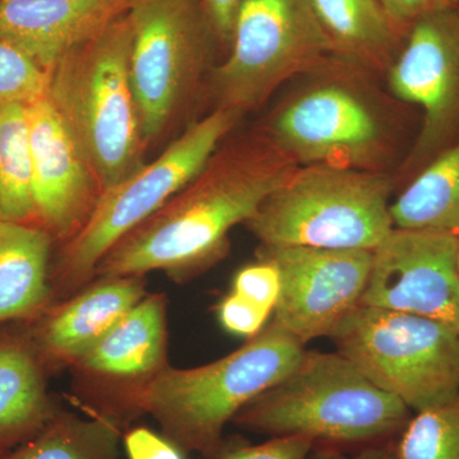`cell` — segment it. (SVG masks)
<instances>
[{
	"instance_id": "obj_1",
	"label": "cell",
	"mask_w": 459,
	"mask_h": 459,
	"mask_svg": "<svg viewBox=\"0 0 459 459\" xmlns=\"http://www.w3.org/2000/svg\"><path fill=\"white\" fill-rule=\"evenodd\" d=\"M267 134L217 150L207 165L99 263L101 277L165 271L184 279L225 255L229 234L252 219L298 169Z\"/></svg>"
},
{
	"instance_id": "obj_2",
	"label": "cell",
	"mask_w": 459,
	"mask_h": 459,
	"mask_svg": "<svg viewBox=\"0 0 459 459\" xmlns=\"http://www.w3.org/2000/svg\"><path fill=\"white\" fill-rule=\"evenodd\" d=\"M304 351L305 344L271 322L211 364L192 369L165 365L129 401L133 409L152 415L181 451L214 459L228 422L294 369Z\"/></svg>"
},
{
	"instance_id": "obj_3",
	"label": "cell",
	"mask_w": 459,
	"mask_h": 459,
	"mask_svg": "<svg viewBox=\"0 0 459 459\" xmlns=\"http://www.w3.org/2000/svg\"><path fill=\"white\" fill-rule=\"evenodd\" d=\"M412 416L340 352L305 350L294 369L232 422L272 437L307 435L325 446H369L397 439Z\"/></svg>"
},
{
	"instance_id": "obj_4",
	"label": "cell",
	"mask_w": 459,
	"mask_h": 459,
	"mask_svg": "<svg viewBox=\"0 0 459 459\" xmlns=\"http://www.w3.org/2000/svg\"><path fill=\"white\" fill-rule=\"evenodd\" d=\"M131 48L126 13L50 74L48 98L82 148L101 192L140 168L146 146L129 71Z\"/></svg>"
},
{
	"instance_id": "obj_5",
	"label": "cell",
	"mask_w": 459,
	"mask_h": 459,
	"mask_svg": "<svg viewBox=\"0 0 459 459\" xmlns=\"http://www.w3.org/2000/svg\"><path fill=\"white\" fill-rule=\"evenodd\" d=\"M394 183L341 166H299L247 222L262 247L374 250L394 229Z\"/></svg>"
},
{
	"instance_id": "obj_6",
	"label": "cell",
	"mask_w": 459,
	"mask_h": 459,
	"mask_svg": "<svg viewBox=\"0 0 459 459\" xmlns=\"http://www.w3.org/2000/svg\"><path fill=\"white\" fill-rule=\"evenodd\" d=\"M331 338L374 385L412 412L459 394V333L443 323L360 305Z\"/></svg>"
},
{
	"instance_id": "obj_7",
	"label": "cell",
	"mask_w": 459,
	"mask_h": 459,
	"mask_svg": "<svg viewBox=\"0 0 459 459\" xmlns=\"http://www.w3.org/2000/svg\"><path fill=\"white\" fill-rule=\"evenodd\" d=\"M241 114L216 108L190 124L150 164L102 190L89 219L60 255V281L77 286L95 274L101 259L126 234L150 219L207 165Z\"/></svg>"
},
{
	"instance_id": "obj_8",
	"label": "cell",
	"mask_w": 459,
	"mask_h": 459,
	"mask_svg": "<svg viewBox=\"0 0 459 459\" xmlns=\"http://www.w3.org/2000/svg\"><path fill=\"white\" fill-rule=\"evenodd\" d=\"M229 48L214 69L212 91L217 108L238 114L337 56L310 0H241Z\"/></svg>"
},
{
	"instance_id": "obj_9",
	"label": "cell",
	"mask_w": 459,
	"mask_h": 459,
	"mask_svg": "<svg viewBox=\"0 0 459 459\" xmlns=\"http://www.w3.org/2000/svg\"><path fill=\"white\" fill-rule=\"evenodd\" d=\"M128 16L129 71L148 144L170 128L193 95L216 36L202 0H133Z\"/></svg>"
},
{
	"instance_id": "obj_10",
	"label": "cell",
	"mask_w": 459,
	"mask_h": 459,
	"mask_svg": "<svg viewBox=\"0 0 459 459\" xmlns=\"http://www.w3.org/2000/svg\"><path fill=\"white\" fill-rule=\"evenodd\" d=\"M388 81L395 98L421 110L406 161L413 177L459 140V7L430 9L411 25Z\"/></svg>"
},
{
	"instance_id": "obj_11",
	"label": "cell",
	"mask_w": 459,
	"mask_h": 459,
	"mask_svg": "<svg viewBox=\"0 0 459 459\" xmlns=\"http://www.w3.org/2000/svg\"><path fill=\"white\" fill-rule=\"evenodd\" d=\"M373 250L262 247L259 259L279 270L274 325L307 344L332 337L361 305Z\"/></svg>"
},
{
	"instance_id": "obj_12",
	"label": "cell",
	"mask_w": 459,
	"mask_h": 459,
	"mask_svg": "<svg viewBox=\"0 0 459 459\" xmlns=\"http://www.w3.org/2000/svg\"><path fill=\"white\" fill-rule=\"evenodd\" d=\"M457 238L394 228L373 250L361 305L437 320L459 333Z\"/></svg>"
},
{
	"instance_id": "obj_13",
	"label": "cell",
	"mask_w": 459,
	"mask_h": 459,
	"mask_svg": "<svg viewBox=\"0 0 459 459\" xmlns=\"http://www.w3.org/2000/svg\"><path fill=\"white\" fill-rule=\"evenodd\" d=\"M267 135L298 166L368 170L383 147L373 108L340 84L314 87L290 101L272 120Z\"/></svg>"
},
{
	"instance_id": "obj_14",
	"label": "cell",
	"mask_w": 459,
	"mask_h": 459,
	"mask_svg": "<svg viewBox=\"0 0 459 459\" xmlns=\"http://www.w3.org/2000/svg\"><path fill=\"white\" fill-rule=\"evenodd\" d=\"M35 217L44 230L74 238L101 195L89 160L49 98L27 107Z\"/></svg>"
},
{
	"instance_id": "obj_15",
	"label": "cell",
	"mask_w": 459,
	"mask_h": 459,
	"mask_svg": "<svg viewBox=\"0 0 459 459\" xmlns=\"http://www.w3.org/2000/svg\"><path fill=\"white\" fill-rule=\"evenodd\" d=\"M133 0H0V39L48 74L115 21Z\"/></svg>"
},
{
	"instance_id": "obj_16",
	"label": "cell",
	"mask_w": 459,
	"mask_h": 459,
	"mask_svg": "<svg viewBox=\"0 0 459 459\" xmlns=\"http://www.w3.org/2000/svg\"><path fill=\"white\" fill-rule=\"evenodd\" d=\"M142 277H102L42 323L38 346L56 360L78 361L144 298Z\"/></svg>"
},
{
	"instance_id": "obj_17",
	"label": "cell",
	"mask_w": 459,
	"mask_h": 459,
	"mask_svg": "<svg viewBox=\"0 0 459 459\" xmlns=\"http://www.w3.org/2000/svg\"><path fill=\"white\" fill-rule=\"evenodd\" d=\"M45 389L38 349L25 337L0 336V459L56 418Z\"/></svg>"
},
{
	"instance_id": "obj_18",
	"label": "cell",
	"mask_w": 459,
	"mask_h": 459,
	"mask_svg": "<svg viewBox=\"0 0 459 459\" xmlns=\"http://www.w3.org/2000/svg\"><path fill=\"white\" fill-rule=\"evenodd\" d=\"M166 307L162 295L143 298L78 360L101 376L151 377L165 367Z\"/></svg>"
},
{
	"instance_id": "obj_19",
	"label": "cell",
	"mask_w": 459,
	"mask_h": 459,
	"mask_svg": "<svg viewBox=\"0 0 459 459\" xmlns=\"http://www.w3.org/2000/svg\"><path fill=\"white\" fill-rule=\"evenodd\" d=\"M50 234L0 220V325L40 313L49 299Z\"/></svg>"
},
{
	"instance_id": "obj_20",
	"label": "cell",
	"mask_w": 459,
	"mask_h": 459,
	"mask_svg": "<svg viewBox=\"0 0 459 459\" xmlns=\"http://www.w3.org/2000/svg\"><path fill=\"white\" fill-rule=\"evenodd\" d=\"M337 56L369 68H389L407 32L395 25L379 0H310Z\"/></svg>"
},
{
	"instance_id": "obj_21",
	"label": "cell",
	"mask_w": 459,
	"mask_h": 459,
	"mask_svg": "<svg viewBox=\"0 0 459 459\" xmlns=\"http://www.w3.org/2000/svg\"><path fill=\"white\" fill-rule=\"evenodd\" d=\"M391 214L397 229L459 237V140L411 178Z\"/></svg>"
},
{
	"instance_id": "obj_22",
	"label": "cell",
	"mask_w": 459,
	"mask_h": 459,
	"mask_svg": "<svg viewBox=\"0 0 459 459\" xmlns=\"http://www.w3.org/2000/svg\"><path fill=\"white\" fill-rule=\"evenodd\" d=\"M35 217L31 148L25 105L0 108V220L27 223Z\"/></svg>"
},
{
	"instance_id": "obj_23",
	"label": "cell",
	"mask_w": 459,
	"mask_h": 459,
	"mask_svg": "<svg viewBox=\"0 0 459 459\" xmlns=\"http://www.w3.org/2000/svg\"><path fill=\"white\" fill-rule=\"evenodd\" d=\"M117 428L113 421L86 422L56 415L40 433L7 459H117Z\"/></svg>"
},
{
	"instance_id": "obj_24",
	"label": "cell",
	"mask_w": 459,
	"mask_h": 459,
	"mask_svg": "<svg viewBox=\"0 0 459 459\" xmlns=\"http://www.w3.org/2000/svg\"><path fill=\"white\" fill-rule=\"evenodd\" d=\"M398 459H459V394L416 412L397 439Z\"/></svg>"
},
{
	"instance_id": "obj_25",
	"label": "cell",
	"mask_w": 459,
	"mask_h": 459,
	"mask_svg": "<svg viewBox=\"0 0 459 459\" xmlns=\"http://www.w3.org/2000/svg\"><path fill=\"white\" fill-rule=\"evenodd\" d=\"M50 74L17 49L0 39V108L29 105L49 96Z\"/></svg>"
},
{
	"instance_id": "obj_26",
	"label": "cell",
	"mask_w": 459,
	"mask_h": 459,
	"mask_svg": "<svg viewBox=\"0 0 459 459\" xmlns=\"http://www.w3.org/2000/svg\"><path fill=\"white\" fill-rule=\"evenodd\" d=\"M316 446L307 435H281L256 446L223 442L214 459H307Z\"/></svg>"
},
{
	"instance_id": "obj_27",
	"label": "cell",
	"mask_w": 459,
	"mask_h": 459,
	"mask_svg": "<svg viewBox=\"0 0 459 459\" xmlns=\"http://www.w3.org/2000/svg\"><path fill=\"white\" fill-rule=\"evenodd\" d=\"M281 279L279 270L272 263L259 259L238 272L234 280L235 294L243 296L270 314L279 301Z\"/></svg>"
},
{
	"instance_id": "obj_28",
	"label": "cell",
	"mask_w": 459,
	"mask_h": 459,
	"mask_svg": "<svg viewBox=\"0 0 459 459\" xmlns=\"http://www.w3.org/2000/svg\"><path fill=\"white\" fill-rule=\"evenodd\" d=\"M271 314L243 296L230 294L219 307L220 322L231 333L247 338L255 337L267 325Z\"/></svg>"
},
{
	"instance_id": "obj_29",
	"label": "cell",
	"mask_w": 459,
	"mask_h": 459,
	"mask_svg": "<svg viewBox=\"0 0 459 459\" xmlns=\"http://www.w3.org/2000/svg\"><path fill=\"white\" fill-rule=\"evenodd\" d=\"M124 446L129 459H186L177 444L144 427L131 429Z\"/></svg>"
},
{
	"instance_id": "obj_30",
	"label": "cell",
	"mask_w": 459,
	"mask_h": 459,
	"mask_svg": "<svg viewBox=\"0 0 459 459\" xmlns=\"http://www.w3.org/2000/svg\"><path fill=\"white\" fill-rule=\"evenodd\" d=\"M202 2L217 41L221 42L223 47L229 48L231 44L235 17H237L241 0H202Z\"/></svg>"
},
{
	"instance_id": "obj_31",
	"label": "cell",
	"mask_w": 459,
	"mask_h": 459,
	"mask_svg": "<svg viewBox=\"0 0 459 459\" xmlns=\"http://www.w3.org/2000/svg\"><path fill=\"white\" fill-rule=\"evenodd\" d=\"M397 439L369 444L355 455H344L332 446H316L307 459H398Z\"/></svg>"
},
{
	"instance_id": "obj_32",
	"label": "cell",
	"mask_w": 459,
	"mask_h": 459,
	"mask_svg": "<svg viewBox=\"0 0 459 459\" xmlns=\"http://www.w3.org/2000/svg\"><path fill=\"white\" fill-rule=\"evenodd\" d=\"M379 3L395 25L404 31H409L419 17L434 8L431 0H379Z\"/></svg>"
},
{
	"instance_id": "obj_33",
	"label": "cell",
	"mask_w": 459,
	"mask_h": 459,
	"mask_svg": "<svg viewBox=\"0 0 459 459\" xmlns=\"http://www.w3.org/2000/svg\"><path fill=\"white\" fill-rule=\"evenodd\" d=\"M434 8L459 7V0H431Z\"/></svg>"
},
{
	"instance_id": "obj_34",
	"label": "cell",
	"mask_w": 459,
	"mask_h": 459,
	"mask_svg": "<svg viewBox=\"0 0 459 459\" xmlns=\"http://www.w3.org/2000/svg\"><path fill=\"white\" fill-rule=\"evenodd\" d=\"M455 261H457V268L459 272V237L457 238V253H455Z\"/></svg>"
}]
</instances>
